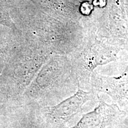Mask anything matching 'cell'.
I'll return each instance as SVG.
<instances>
[{
  "label": "cell",
  "instance_id": "cell-3",
  "mask_svg": "<svg viewBox=\"0 0 128 128\" xmlns=\"http://www.w3.org/2000/svg\"><path fill=\"white\" fill-rule=\"evenodd\" d=\"M97 90L109 94L121 106H128V87L124 89L122 86H102Z\"/></svg>",
  "mask_w": 128,
  "mask_h": 128
},
{
  "label": "cell",
  "instance_id": "cell-2",
  "mask_svg": "<svg viewBox=\"0 0 128 128\" xmlns=\"http://www.w3.org/2000/svg\"><path fill=\"white\" fill-rule=\"evenodd\" d=\"M90 97V92H85L78 88L74 95L49 108V114L56 120L63 123L67 122L81 112L82 106Z\"/></svg>",
  "mask_w": 128,
  "mask_h": 128
},
{
  "label": "cell",
  "instance_id": "cell-1",
  "mask_svg": "<svg viewBox=\"0 0 128 128\" xmlns=\"http://www.w3.org/2000/svg\"><path fill=\"white\" fill-rule=\"evenodd\" d=\"M116 104H108L100 99L93 111L84 114L79 122L71 128H104L120 114Z\"/></svg>",
  "mask_w": 128,
  "mask_h": 128
}]
</instances>
